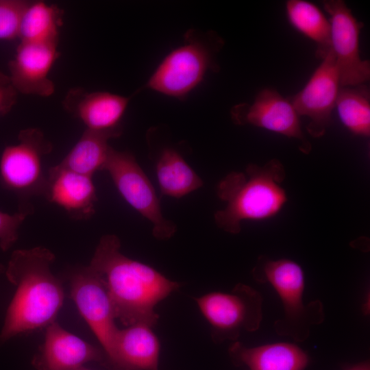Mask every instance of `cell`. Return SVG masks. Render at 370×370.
<instances>
[{
  "instance_id": "15",
  "label": "cell",
  "mask_w": 370,
  "mask_h": 370,
  "mask_svg": "<svg viewBox=\"0 0 370 370\" xmlns=\"http://www.w3.org/2000/svg\"><path fill=\"white\" fill-rule=\"evenodd\" d=\"M129 102V97L104 91L88 92L76 87L67 92L62 106L86 129L110 131L121 128L120 121Z\"/></svg>"
},
{
  "instance_id": "10",
  "label": "cell",
  "mask_w": 370,
  "mask_h": 370,
  "mask_svg": "<svg viewBox=\"0 0 370 370\" xmlns=\"http://www.w3.org/2000/svg\"><path fill=\"white\" fill-rule=\"evenodd\" d=\"M329 14L331 48L338 69L341 86L363 84L370 78V63L359 51V35L363 26L342 0L323 1Z\"/></svg>"
},
{
  "instance_id": "18",
  "label": "cell",
  "mask_w": 370,
  "mask_h": 370,
  "mask_svg": "<svg viewBox=\"0 0 370 370\" xmlns=\"http://www.w3.org/2000/svg\"><path fill=\"white\" fill-rule=\"evenodd\" d=\"M229 352L236 362L249 370H304L309 362L303 349L288 343L247 347L236 342Z\"/></svg>"
},
{
  "instance_id": "24",
  "label": "cell",
  "mask_w": 370,
  "mask_h": 370,
  "mask_svg": "<svg viewBox=\"0 0 370 370\" xmlns=\"http://www.w3.org/2000/svg\"><path fill=\"white\" fill-rule=\"evenodd\" d=\"M29 2L0 0V40L18 38L21 18Z\"/></svg>"
},
{
  "instance_id": "26",
  "label": "cell",
  "mask_w": 370,
  "mask_h": 370,
  "mask_svg": "<svg viewBox=\"0 0 370 370\" xmlns=\"http://www.w3.org/2000/svg\"><path fill=\"white\" fill-rule=\"evenodd\" d=\"M18 94L9 75L0 71V115L11 111L16 103Z\"/></svg>"
},
{
  "instance_id": "6",
  "label": "cell",
  "mask_w": 370,
  "mask_h": 370,
  "mask_svg": "<svg viewBox=\"0 0 370 370\" xmlns=\"http://www.w3.org/2000/svg\"><path fill=\"white\" fill-rule=\"evenodd\" d=\"M103 170L125 201L152 224L156 238L168 239L175 233V224L163 216L155 189L133 155L110 147Z\"/></svg>"
},
{
  "instance_id": "17",
  "label": "cell",
  "mask_w": 370,
  "mask_h": 370,
  "mask_svg": "<svg viewBox=\"0 0 370 370\" xmlns=\"http://www.w3.org/2000/svg\"><path fill=\"white\" fill-rule=\"evenodd\" d=\"M160 342L145 323H135L118 333L112 364L124 370H158Z\"/></svg>"
},
{
  "instance_id": "14",
  "label": "cell",
  "mask_w": 370,
  "mask_h": 370,
  "mask_svg": "<svg viewBox=\"0 0 370 370\" xmlns=\"http://www.w3.org/2000/svg\"><path fill=\"white\" fill-rule=\"evenodd\" d=\"M101 360L98 348L55 321L46 327L44 342L32 362L38 370H76L86 362Z\"/></svg>"
},
{
  "instance_id": "29",
  "label": "cell",
  "mask_w": 370,
  "mask_h": 370,
  "mask_svg": "<svg viewBox=\"0 0 370 370\" xmlns=\"http://www.w3.org/2000/svg\"><path fill=\"white\" fill-rule=\"evenodd\" d=\"M1 267H0V272H1Z\"/></svg>"
},
{
  "instance_id": "3",
  "label": "cell",
  "mask_w": 370,
  "mask_h": 370,
  "mask_svg": "<svg viewBox=\"0 0 370 370\" xmlns=\"http://www.w3.org/2000/svg\"><path fill=\"white\" fill-rule=\"evenodd\" d=\"M285 177L284 166L277 159L263 166L249 164L244 171L228 173L217 185V195L225 206L214 214L217 225L236 234L245 220L264 221L275 217L288 201L281 185Z\"/></svg>"
},
{
  "instance_id": "25",
  "label": "cell",
  "mask_w": 370,
  "mask_h": 370,
  "mask_svg": "<svg viewBox=\"0 0 370 370\" xmlns=\"http://www.w3.org/2000/svg\"><path fill=\"white\" fill-rule=\"evenodd\" d=\"M30 211L21 210L14 214L0 211V247L8 250L17 241L18 230Z\"/></svg>"
},
{
  "instance_id": "16",
  "label": "cell",
  "mask_w": 370,
  "mask_h": 370,
  "mask_svg": "<svg viewBox=\"0 0 370 370\" xmlns=\"http://www.w3.org/2000/svg\"><path fill=\"white\" fill-rule=\"evenodd\" d=\"M44 196L75 219H86L95 212L97 197L92 177L58 164L49 170Z\"/></svg>"
},
{
  "instance_id": "5",
  "label": "cell",
  "mask_w": 370,
  "mask_h": 370,
  "mask_svg": "<svg viewBox=\"0 0 370 370\" xmlns=\"http://www.w3.org/2000/svg\"><path fill=\"white\" fill-rule=\"evenodd\" d=\"M195 301L217 343L236 340L243 331L258 330L262 319L261 295L243 284H236L230 293H207Z\"/></svg>"
},
{
  "instance_id": "7",
  "label": "cell",
  "mask_w": 370,
  "mask_h": 370,
  "mask_svg": "<svg viewBox=\"0 0 370 370\" xmlns=\"http://www.w3.org/2000/svg\"><path fill=\"white\" fill-rule=\"evenodd\" d=\"M18 143L7 146L0 158V177L8 189L23 197L45 195L47 176L43 158L52 151L51 143L37 128L20 131Z\"/></svg>"
},
{
  "instance_id": "23",
  "label": "cell",
  "mask_w": 370,
  "mask_h": 370,
  "mask_svg": "<svg viewBox=\"0 0 370 370\" xmlns=\"http://www.w3.org/2000/svg\"><path fill=\"white\" fill-rule=\"evenodd\" d=\"M335 107L343 125L353 134L370 135V94L365 84L341 87Z\"/></svg>"
},
{
  "instance_id": "19",
  "label": "cell",
  "mask_w": 370,
  "mask_h": 370,
  "mask_svg": "<svg viewBox=\"0 0 370 370\" xmlns=\"http://www.w3.org/2000/svg\"><path fill=\"white\" fill-rule=\"evenodd\" d=\"M121 128L110 131L86 129L76 144L58 164L66 169L92 177L103 170L111 146L108 141L121 134Z\"/></svg>"
},
{
  "instance_id": "4",
  "label": "cell",
  "mask_w": 370,
  "mask_h": 370,
  "mask_svg": "<svg viewBox=\"0 0 370 370\" xmlns=\"http://www.w3.org/2000/svg\"><path fill=\"white\" fill-rule=\"evenodd\" d=\"M252 275L256 281L272 286L282 302L283 316L274 323L279 335L303 341L308 338L310 327L323 321V308L320 301L304 303V273L295 261L260 256Z\"/></svg>"
},
{
  "instance_id": "13",
  "label": "cell",
  "mask_w": 370,
  "mask_h": 370,
  "mask_svg": "<svg viewBox=\"0 0 370 370\" xmlns=\"http://www.w3.org/2000/svg\"><path fill=\"white\" fill-rule=\"evenodd\" d=\"M58 45L20 42L9 62V77L18 93L47 97L55 91L49 72L60 56Z\"/></svg>"
},
{
  "instance_id": "27",
  "label": "cell",
  "mask_w": 370,
  "mask_h": 370,
  "mask_svg": "<svg viewBox=\"0 0 370 370\" xmlns=\"http://www.w3.org/2000/svg\"><path fill=\"white\" fill-rule=\"evenodd\" d=\"M345 370H370V366L369 363L365 361L347 367Z\"/></svg>"
},
{
  "instance_id": "11",
  "label": "cell",
  "mask_w": 370,
  "mask_h": 370,
  "mask_svg": "<svg viewBox=\"0 0 370 370\" xmlns=\"http://www.w3.org/2000/svg\"><path fill=\"white\" fill-rule=\"evenodd\" d=\"M321 60L303 89L288 98L299 116L309 119L306 129L314 138L325 135L341 87L332 51Z\"/></svg>"
},
{
  "instance_id": "2",
  "label": "cell",
  "mask_w": 370,
  "mask_h": 370,
  "mask_svg": "<svg viewBox=\"0 0 370 370\" xmlns=\"http://www.w3.org/2000/svg\"><path fill=\"white\" fill-rule=\"evenodd\" d=\"M55 260L54 254L43 247L12 252L5 275L16 289L0 332L1 343L56 321L64 294L61 282L51 271Z\"/></svg>"
},
{
  "instance_id": "21",
  "label": "cell",
  "mask_w": 370,
  "mask_h": 370,
  "mask_svg": "<svg viewBox=\"0 0 370 370\" xmlns=\"http://www.w3.org/2000/svg\"><path fill=\"white\" fill-rule=\"evenodd\" d=\"M157 180L162 195L180 198L199 189L202 180L175 149H164L156 166Z\"/></svg>"
},
{
  "instance_id": "22",
  "label": "cell",
  "mask_w": 370,
  "mask_h": 370,
  "mask_svg": "<svg viewBox=\"0 0 370 370\" xmlns=\"http://www.w3.org/2000/svg\"><path fill=\"white\" fill-rule=\"evenodd\" d=\"M286 12L291 25L317 45L316 57L323 60L332 50L328 18L314 4L304 0H288Z\"/></svg>"
},
{
  "instance_id": "12",
  "label": "cell",
  "mask_w": 370,
  "mask_h": 370,
  "mask_svg": "<svg viewBox=\"0 0 370 370\" xmlns=\"http://www.w3.org/2000/svg\"><path fill=\"white\" fill-rule=\"evenodd\" d=\"M235 124L251 125L280 134L299 143V150L307 154L312 149L301 127L299 116L288 98L276 90L260 91L252 104H238L231 110Z\"/></svg>"
},
{
  "instance_id": "9",
  "label": "cell",
  "mask_w": 370,
  "mask_h": 370,
  "mask_svg": "<svg viewBox=\"0 0 370 370\" xmlns=\"http://www.w3.org/2000/svg\"><path fill=\"white\" fill-rule=\"evenodd\" d=\"M70 283L71 297L112 362L119 329L101 277L88 265L77 269Z\"/></svg>"
},
{
  "instance_id": "8",
  "label": "cell",
  "mask_w": 370,
  "mask_h": 370,
  "mask_svg": "<svg viewBox=\"0 0 370 370\" xmlns=\"http://www.w3.org/2000/svg\"><path fill=\"white\" fill-rule=\"evenodd\" d=\"M186 43L171 51L150 77L147 87L166 95L181 97L194 89L213 68L212 48L190 34Z\"/></svg>"
},
{
  "instance_id": "28",
  "label": "cell",
  "mask_w": 370,
  "mask_h": 370,
  "mask_svg": "<svg viewBox=\"0 0 370 370\" xmlns=\"http://www.w3.org/2000/svg\"><path fill=\"white\" fill-rule=\"evenodd\" d=\"M76 370H90V369H86V368H84V367H80V368H79V369H77Z\"/></svg>"
},
{
  "instance_id": "20",
  "label": "cell",
  "mask_w": 370,
  "mask_h": 370,
  "mask_svg": "<svg viewBox=\"0 0 370 370\" xmlns=\"http://www.w3.org/2000/svg\"><path fill=\"white\" fill-rule=\"evenodd\" d=\"M63 15L64 11L56 5L30 1L21 21L20 42L58 45Z\"/></svg>"
},
{
  "instance_id": "1",
  "label": "cell",
  "mask_w": 370,
  "mask_h": 370,
  "mask_svg": "<svg viewBox=\"0 0 370 370\" xmlns=\"http://www.w3.org/2000/svg\"><path fill=\"white\" fill-rule=\"evenodd\" d=\"M120 248L116 235L103 236L89 266L101 277L116 319L125 326L141 323L153 328L159 319L156 306L176 291L180 284L127 257Z\"/></svg>"
}]
</instances>
